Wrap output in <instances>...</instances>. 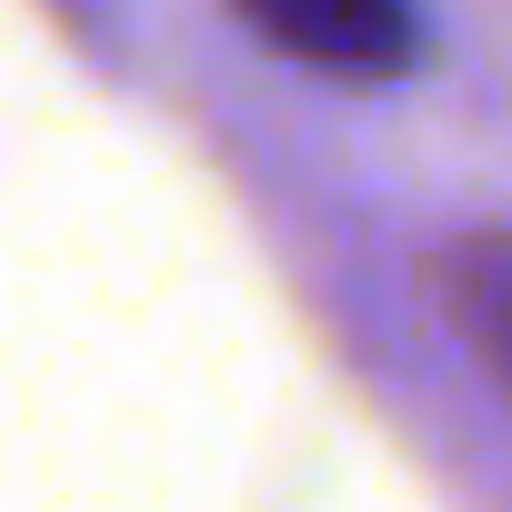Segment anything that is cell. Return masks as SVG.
Listing matches in <instances>:
<instances>
[{
    "instance_id": "1",
    "label": "cell",
    "mask_w": 512,
    "mask_h": 512,
    "mask_svg": "<svg viewBox=\"0 0 512 512\" xmlns=\"http://www.w3.org/2000/svg\"><path fill=\"white\" fill-rule=\"evenodd\" d=\"M282 61L332 71V81H392L422 51V11L412 0H231Z\"/></svg>"
},
{
    "instance_id": "2",
    "label": "cell",
    "mask_w": 512,
    "mask_h": 512,
    "mask_svg": "<svg viewBox=\"0 0 512 512\" xmlns=\"http://www.w3.org/2000/svg\"><path fill=\"white\" fill-rule=\"evenodd\" d=\"M442 312H452L462 352L512 392V231H472L442 262Z\"/></svg>"
}]
</instances>
